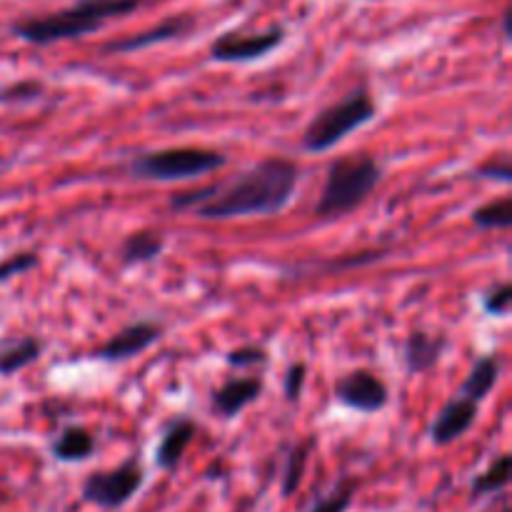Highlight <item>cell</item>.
<instances>
[{
  "label": "cell",
  "mask_w": 512,
  "mask_h": 512,
  "mask_svg": "<svg viewBox=\"0 0 512 512\" xmlns=\"http://www.w3.org/2000/svg\"><path fill=\"white\" fill-rule=\"evenodd\" d=\"M195 438V423L190 418H175L173 423L165 428L163 438H160L158 450H155V463L160 470H168L173 473L175 468L183 460L185 450L193 443Z\"/></svg>",
  "instance_id": "5bb4252c"
},
{
  "label": "cell",
  "mask_w": 512,
  "mask_h": 512,
  "mask_svg": "<svg viewBox=\"0 0 512 512\" xmlns=\"http://www.w3.org/2000/svg\"><path fill=\"white\" fill-rule=\"evenodd\" d=\"M305 373H308L305 363H293L288 370H285L283 390H285V398H288L290 403H295V400L300 398V393H303Z\"/></svg>",
  "instance_id": "484cf974"
},
{
  "label": "cell",
  "mask_w": 512,
  "mask_h": 512,
  "mask_svg": "<svg viewBox=\"0 0 512 512\" xmlns=\"http://www.w3.org/2000/svg\"><path fill=\"white\" fill-rule=\"evenodd\" d=\"M473 223L483 230H505L512 225V200L500 198L473 210Z\"/></svg>",
  "instance_id": "44dd1931"
},
{
  "label": "cell",
  "mask_w": 512,
  "mask_h": 512,
  "mask_svg": "<svg viewBox=\"0 0 512 512\" xmlns=\"http://www.w3.org/2000/svg\"><path fill=\"white\" fill-rule=\"evenodd\" d=\"M378 113V105L365 88L353 90L338 103L320 110L303 133V148L308 153H328L343 143L350 133L368 125Z\"/></svg>",
  "instance_id": "277c9868"
},
{
  "label": "cell",
  "mask_w": 512,
  "mask_h": 512,
  "mask_svg": "<svg viewBox=\"0 0 512 512\" xmlns=\"http://www.w3.org/2000/svg\"><path fill=\"white\" fill-rule=\"evenodd\" d=\"M145 470L138 458L125 460L115 470H98L83 483V500L100 510H120L140 493Z\"/></svg>",
  "instance_id": "8992f818"
},
{
  "label": "cell",
  "mask_w": 512,
  "mask_h": 512,
  "mask_svg": "<svg viewBox=\"0 0 512 512\" xmlns=\"http://www.w3.org/2000/svg\"><path fill=\"white\" fill-rule=\"evenodd\" d=\"M43 93V85L38 83V80H23V83H15L10 85V88H5L3 93H0V100H5V103H10V100H33L38 98V95Z\"/></svg>",
  "instance_id": "83f0119b"
},
{
  "label": "cell",
  "mask_w": 512,
  "mask_h": 512,
  "mask_svg": "<svg viewBox=\"0 0 512 512\" xmlns=\"http://www.w3.org/2000/svg\"><path fill=\"white\" fill-rule=\"evenodd\" d=\"M225 360H228V365H233V368H250V365H263L265 360H268V353H265L263 348L248 345V348L230 350Z\"/></svg>",
  "instance_id": "d4e9b609"
},
{
  "label": "cell",
  "mask_w": 512,
  "mask_h": 512,
  "mask_svg": "<svg viewBox=\"0 0 512 512\" xmlns=\"http://www.w3.org/2000/svg\"><path fill=\"white\" fill-rule=\"evenodd\" d=\"M512 303V288L508 283L498 285V288L488 290V295L483 298V308L488 315H495V318H503V315L510 313Z\"/></svg>",
  "instance_id": "cb8c5ba5"
},
{
  "label": "cell",
  "mask_w": 512,
  "mask_h": 512,
  "mask_svg": "<svg viewBox=\"0 0 512 512\" xmlns=\"http://www.w3.org/2000/svg\"><path fill=\"white\" fill-rule=\"evenodd\" d=\"M38 253L33 250H20V253L8 255L5 260H0V283H8L15 275H23L28 270H33L38 265Z\"/></svg>",
  "instance_id": "603a6c76"
},
{
  "label": "cell",
  "mask_w": 512,
  "mask_h": 512,
  "mask_svg": "<svg viewBox=\"0 0 512 512\" xmlns=\"http://www.w3.org/2000/svg\"><path fill=\"white\" fill-rule=\"evenodd\" d=\"M285 43L283 25H273L260 33H240V30H228L218 35L210 43V58L215 63H253V60L265 58L273 50H278Z\"/></svg>",
  "instance_id": "52a82bcc"
},
{
  "label": "cell",
  "mask_w": 512,
  "mask_h": 512,
  "mask_svg": "<svg viewBox=\"0 0 512 512\" xmlns=\"http://www.w3.org/2000/svg\"><path fill=\"white\" fill-rule=\"evenodd\" d=\"M510 468H512L510 455H500L498 460H493L490 468L473 480V488H470L473 490V498H480V495H493L508 488Z\"/></svg>",
  "instance_id": "ffe728a7"
},
{
  "label": "cell",
  "mask_w": 512,
  "mask_h": 512,
  "mask_svg": "<svg viewBox=\"0 0 512 512\" xmlns=\"http://www.w3.org/2000/svg\"><path fill=\"white\" fill-rule=\"evenodd\" d=\"M228 163L223 153L210 148H165L143 153L128 165L130 175L138 180H158V183H170V180H188L200 178L220 170Z\"/></svg>",
  "instance_id": "5b68a950"
},
{
  "label": "cell",
  "mask_w": 512,
  "mask_h": 512,
  "mask_svg": "<svg viewBox=\"0 0 512 512\" xmlns=\"http://www.w3.org/2000/svg\"><path fill=\"white\" fill-rule=\"evenodd\" d=\"M503 512H510V508H503Z\"/></svg>",
  "instance_id": "f546056e"
},
{
  "label": "cell",
  "mask_w": 512,
  "mask_h": 512,
  "mask_svg": "<svg viewBox=\"0 0 512 512\" xmlns=\"http://www.w3.org/2000/svg\"><path fill=\"white\" fill-rule=\"evenodd\" d=\"M140 5H143V0H75L73 5L55 10V13L15 20L10 25V33L30 45L78 40L90 33H98L108 20L130 15Z\"/></svg>",
  "instance_id": "7a4b0ae2"
},
{
  "label": "cell",
  "mask_w": 512,
  "mask_h": 512,
  "mask_svg": "<svg viewBox=\"0 0 512 512\" xmlns=\"http://www.w3.org/2000/svg\"><path fill=\"white\" fill-rule=\"evenodd\" d=\"M165 248V240L160 233L153 230H138V233L128 235L120 245V260L125 265H143L158 258Z\"/></svg>",
  "instance_id": "ac0fdd59"
},
{
  "label": "cell",
  "mask_w": 512,
  "mask_h": 512,
  "mask_svg": "<svg viewBox=\"0 0 512 512\" xmlns=\"http://www.w3.org/2000/svg\"><path fill=\"white\" fill-rule=\"evenodd\" d=\"M445 348H448V338L445 335L415 330L405 340V368H408L410 375L430 373L440 363Z\"/></svg>",
  "instance_id": "7c38bea8"
},
{
  "label": "cell",
  "mask_w": 512,
  "mask_h": 512,
  "mask_svg": "<svg viewBox=\"0 0 512 512\" xmlns=\"http://www.w3.org/2000/svg\"><path fill=\"white\" fill-rule=\"evenodd\" d=\"M500 373H503V358L498 353L480 355L473 368H470L468 378H465L463 388H460V395L480 405L493 393V388L500 380Z\"/></svg>",
  "instance_id": "9a60e30c"
},
{
  "label": "cell",
  "mask_w": 512,
  "mask_h": 512,
  "mask_svg": "<svg viewBox=\"0 0 512 512\" xmlns=\"http://www.w3.org/2000/svg\"><path fill=\"white\" fill-rule=\"evenodd\" d=\"M95 453V438L83 425H70L50 443V455L58 463H85Z\"/></svg>",
  "instance_id": "2e32d148"
},
{
  "label": "cell",
  "mask_w": 512,
  "mask_h": 512,
  "mask_svg": "<svg viewBox=\"0 0 512 512\" xmlns=\"http://www.w3.org/2000/svg\"><path fill=\"white\" fill-rule=\"evenodd\" d=\"M478 410L480 405L463 398V395L450 400V403H445L443 410L438 413V418H435V423L430 425V440H433L435 445H440V448L453 445L455 440H460L470 428H473L475 420H478Z\"/></svg>",
  "instance_id": "8fae6325"
},
{
  "label": "cell",
  "mask_w": 512,
  "mask_h": 512,
  "mask_svg": "<svg viewBox=\"0 0 512 512\" xmlns=\"http://www.w3.org/2000/svg\"><path fill=\"white\" fill-rule=\"evenodd\" d=\"M383 178V165L368 153H350L335 158L325 175L315 215L320 220H340L358 210L373 195Z\"/></svg>",
  "instance_id": "3957f363"
},
{
  "label": "cell",
  "mask_w": 512,
  "mask_h": 512,
  "mask_svg": "<svg viewBox=\"0 0 512 512\" xmlns=\"http://www.w3.org/2000/svg\"><path fill=\"white\" fill-rule=\"evenodd\" d=\"M300 168L288 158H265L223 185L178 193L173 210H195L205 220H230L243 215H275L288 208L298 190Z\"/></svg>",
  "instance_id": "6da1fadb"
},
{
  "label": "cell",
  "mask_w": 512,
  "mask_h": 512,
  "mask_svg": "<svg viewBox=\"0 0 512 512\" xmlns=\"http://www.w3.org/2000/svg\"><path fill=\"white\" fill-rule=\"evenodd\" d=\"M43 348V340L33 338V335L18 340H3L0 343V375L8 378V375H15L28 368V365H33L43 355Z\"/></svg>",
  "instance_id": "e0dca14e"
},
{
  "label": "cell",
  "mask_w": 512,
  "mask_h": 512,
  "mask_svg": "<svg viewBox=\"0 0 512 512\" xmlns=\"http://www.w3.org/2000/svg\"><path fill=\"white\" fill-rule=\"evenodd\" d=\"M503 30H505V35H512V30H510V8H505V13H503Z\"/></svg>",
  "instance_id": "f1b7e54d"
},
{
  "label": "cell",
  "mask_w": 512,
  "mask_h": 512,
  "mask_svg": "<svg viewBox=\"0 0 512 512\" xmlns=\"http://www.w3.org/2000/svg\"><path fill=\"white\" fill-rule=\"evenodd\" d=\"M478 178H490V180H498V183H510L512 165H510L508 155H500V158H493L490 163L480 165Z\"/></svg>",
  "instance_id": "4316f807"
},
{
  "label": "cell",
  "mask_w": 512,
  "mask_h": 512,
  "mask_svg": "<svg viewBox=\"0 0 512 512\" xmlns=\"http://www.w3.org/2000/svg\"><path fill=\"white\" fill-rule=\"evenodd\" d=\"M335 400L348 408L358 410V413L373 415L388 408L390 403V390L373 370H353V373L343 375L335 383Z\"/></svg>",
  "instance_id": "ba28073f"
},
{
  "label": "cell",
  "mask_w": 512,
  "mask_h": 512,
  "mask_svg": "<svg viewBox=\"0 0 512 512\" xmlns=\"http://www.w3.org/2000/svg\"><path fill=\"white\" fill-rule=\"evenodd\" d=\"M310 450H313V440H305V443L295 445V448L290 450L288 460H285L283 485H280V493H283V498H290V495L298 493L300 483H303L305 468H308Z\"/></svg>",
  "instance_id": "d6986e66"
},
{
  "label": "cell",
  "mask_w": 512,
  "mask_h": 512,
  "mask_svg": "<svg viewBox=\"0 0 512 512\" xmlns=\"http://www.w3.org/2000/svg\"><path fill=\"white\" fill-rule=\"evenodd\" d=\"M355 490H358V483H355V480H343L333 493L320 498L308 512H348L350 505H353Z\"/></svg>",
  "instance_id": "7402d4cb"
},
{
  "label": "cell",
  "mask_w": 512,
  "mask_h": 512,
  "mask_svg": "<svg viewBox=\"0 0 512 512\" xmlns=\"http://www.w3.org/2000/svg\"><path fill=\"white\" fill-rule=\"evenodd\" d=\"M260 393H263V380L260 378L228 380V383L220 385L213 393V408L223 418H235L250 403H255L260 398Z\"/></svg>",
  "instance_id": "4fadbf2b"
},
{
  "label": "cell",
  "mask_w": 512,
  "mask_h": 512,
  "mask_svg": "<svg viewBox=\"0 0 512 512\" xmlns=\"http://www.w3.org/2000/svg\"><path fill=\"white\" fill-rule=\"evenodd\" d=\"M160 338H163V325L153 323V320H138V323L125 325L110 340H105L93 355L98 360H108V363H120V360H130L145 353Z\"/></svg>",
  "instance_id": "9c48e42d"
},
{
  "label": "cell",
  "mask_w": 512,
  "mask_h": 512,
  "mask_svg": "<svg viewBox=\"0 0 512 512\" xmlns=\"http://www.w3.org/2000/svg\"><path fill=\"white\" fill-rule=\"evenodd\" d=\"M195 20L190 15H173V18L160 20L158 25L148 30H140L135 35H125V38L110 40L100 48V53L108 55H128V53H138V50L153 48V45L160 43H170V40H178L183 35H188L193 30Z\"/></svg>",
  "instance_id": "30bf717a"
}]
</instances>
